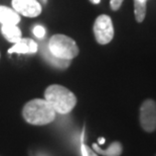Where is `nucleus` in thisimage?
I'll list each match as a JSON object with an SVG mask.
<instances>
[{
    "instance_id": "obj_13",
    "label": "nucleus",
    "mask_w": 156,
    "mask_h": 156,
    "mask_svg": "<svg viewBox=\"0 0 156 156\" xmlns=\"http://www.w3.org/2000/svg\"><path fill=\"white\" fill-rule=\"evenodd\" d=\"M32 32L37 39H44L45 36V29L42 25H34L32 29Z\"/></svg>"
},
{
    "instance_id": "obj_15",
    "label": "nucleus",
    "mask_w": 156,
    "mask_h": 156,
    "mask_svg": "<svg viewBox=\"0 0 156 156\" xmlns=\"http://www.w3.org/2000/svg\"><path fill=\"white\" fill-rule=\"evenodd\" d=\"M122 3H123V0H111L110 1L111 8L113 10H118V9L121 7Z\"/></svg>"
},
{
    "instance_id": "obj_2",
    "label": "nucleus",
    "mask_w": 156,
    "mask_h": 156,
    "mask_svg": "<svg viewBox=\"0 0 156 156\" xmlns=\"http://www.w3.org/2000/svg\"><path fill=\"white\" fill-rule=\"evenodd\" d=\"M44 99L51 105L55 112L67 115L74 109L77 104V97L65 86L52 84L45 89Z\"/></svg>"
},
{
    "instance_id": "obj_17",
    "label": "nucleus",
    "mask_w": 156,
    "mask_h": 156,
    "mask_svg": "<svg viewBox=\"0 0 156 156\" xmlns=\"http://www.w3.org/2000/svg\"><path fill=\"white\" fill-rule=\"evenodd\" d=\"M90 1H91L92 3H94V4H99L101 0H90Z\"/></svg>"
},
{
    "instance_id": "obj_1",
    "label": "nucleus",
    "mask_w": 156,
    "mask_h": 156,
    "mask_svg": "<svg viewBox=\"0 0 156 156\" xmlns=\"http://www.w3.org/2000/svg\"><path fill=\"white\" fill-rule=\"evenodd\" d=\"M56 112L45 99L34 98L28 101L22 109L24 120L30 125L44 126L55 121Z\"/></svg>"
},
{
    "instance_id": "obj_3",
    "label": "nucleus",
    "mask_w": 156,
    "mask_h": 156,
    "mask_svg": "<svg viewBox=\"0 0 156 156\" xmlns=\"http://www.w3.org/2000/svg\"><path fill=\"white\" fill-rule=\"evenodd\" d=\"M48 47L52 55L62 60L72 61L79 54V48L74 40L61 34L52 36L49 39Z\"/></svg>"
},
{
    "instance_id": "obj_14",
    "label": "nucleus",
    "mask_w": 156,
    "mask_h": 156,
    "mask_svg": "<svg viewBox=\"0 0 156 156\" xmlns=\"http://www.w3.org/2000/svg\"><path fill=\"white\" fill-rule=\"evenodd\" d=\"M81 152L83 156H98L96 153H94V151L91 148L88 147L87 145H85L84 143H82L81 146Z\"/></svg>"
},
{
    "instance_id": "obj_6",
    "label": "nucleus",
    "mask_w": 156,
    "mask_h": 156,
    "mask_svg": "<svg viewBox=\"0 0 156 156\" xmlns=\"http://www.w3.org/2000/svg\"><path fill=\"white\" fill-rule=\"evenodd\" d=\"M12 7L26 17H36L41 13V5L36 0H12Z\"/></svg>"
},
{
    "instance_id": "obj_16",
    "label": "nucleus",
    "mask_w": 156,
    "mask_h": 156,
    "mask_svg": "<svg viewBox=\"0 0 156 156\" xmlns=\"http://www.w3.org/2000/svg\"><path fill=\"white\" fill-rule=\"evenodd\" d=\"M98 141H99V143H100V144H104V143H105V139H104V138H102V137H101V138H99V139H98Z\"/></svg>"
},
{
    "instance_id": "obj_4",
    "label": "nucleus",
    "mask_w": 156,
    "mask_h": 156,
    "mask_svg": "<svg viewBox=\"0 0 156 156\" xmlns=\"http://www.w3.org/2000/svg\"><path fill=\"white\" fill-rule=\"evenodd\" d=\"M94 35L99 44H109L114 36V26L109 15H99L94 24Z\"/></svg>"
},
{
    "instance_id": "obj_9",
    "label": "nucleus",
    "mask_w": 156,
    "mask_h": 156,
    "mask_svg": "<svg viewBox=\"0 0 156 156\" xmlns=\"http://www.w3.org/2000/svg\"><path fill=\"white\" fill-rule=\"evenodd\" d=\"M20 21V15L14 9L0 5V24L17 25Z\"/></svg>"
},
{
    "instance_id": "obj_7",
    "label": "nucleus",
    "mask_w": 156,
    "mask_h": 156,
    "mask_svg": "<svg viewBox=\"0 0 156 156\" xmlns=\"http://www.w3.org/2000/svg\"><path fill=\"white\" fill-rule=\"evenodd\" d=\"M38 45L30 39H21L8 50L9 54L17 53V54H34L37 52Z\"/></svg>"
},
{
    "instance_id": "obj_10",
    "label": "nucleus",
    "mask_w": 156,
    "mask_h": 156,
    "mask_svg": "<svg viewBox=\"0 0 156 156\" xmlns=\"http://www.w3.org/2000/svg\"><path fill=\"white\" fill-rule=\"evenodd\" d=\"M1 32L8 42L13 43V44H16L22 39L21 32L17 25H2Z\"/></svg>"
},
{
    "instance_id": "obj_12",
    "label": "nucleus",
    "mask_w": 156,
    "mask_h": 156,
    "mask_svg": "<svg viewBox=\"0 0 156 156\" xmlns=\"http://www.w3.org/2000/svg\"><path fill=\"white\" fill-rule=\"evenodd\" d=\"M146 1L147 0H134L135 18L138 22L144 21L146 15Z\"/></svg>"
},
{
    "instance_id": "obj_8",
    "label": "nucleus",
    "mask_w": 156,
    "mask_h": 156,
    "mask_svg": "<svg viewBox=\"0 0 156 156\" xmlns=\"http://www.w3.org/2000/svg\"><path fill=\"white\" fill-rule=\"evenodd\" d=\"M41 48L42 57H44L49 64L54 66V67H56L58 69H66L71 64V61L69 60H62V59H59L52 55L51 53L49 52L48 45H41Z\"/></svg>"
},
{
    "instance_id": "obj_5",
    "label": "nucleus",
    "mask_w": 156,
    "mask_h": 156,
    "mask_svg": "<svg viewBox=\"0 0 156 156\" xmlns=\"http://www.w3.org/2000/svg\"><path fill=\"white\" fill-rule=\"evenodd\" d=\"M140 124L146 132L156 130V102L152 99H146L140 108Z\"/></svg>"
},
{
    "instance_id": "obj_11",
    "label": "nucleus",
    "mask_w": 156,
    "mask_h": 156,
    "mask_svg": "<svg viewBox=\"0 0 156 156\" xmlns=\"http://www.w3.org/2000/svg\"><path fill=\"white\" fill-rule=\"evenodd\" d=\"M93 148L96 152H98L99 154L104 155V156H120L122 154L123 147L120 142H114L108 147V149L103 150L97 144H93Z\"/></svg>"
}]
</instances>
